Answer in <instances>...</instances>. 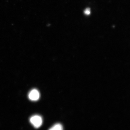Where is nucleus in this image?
Segmentation results:
<instances>
[{"instance_id": "f257e3e1", "label": "nucleus", "mask_w": 130, "mask_h": 130, "mask_svg": "<svg viewBox=\"0 0 130 130\" xmlns=\"http://www.w3.org/2000/svg\"><path fill=\"white\" fill-rule=\"evenodd\" d=\"M30 122L35 128H38L41 126L43 120L41 117L38 115H34L30 118Z\"/></svg>"}, {"instance_id": "f03ea898", "label": "nucleus", "mask_w": 130, "mask_h": 130, "mask_svg": "<svg viewBox=\"0 0 130 130\" xmlns=\"http://www.w3.org/2000/svg\"><path fill=\"white\" fill-rule=\"evenodd\" d=\"M40 97V93L36 89H33L30 91L28 94V97L32 101H37Z\"/></svg>"}, {"instance_id": "7ed1b4c3", "label": "nucleus", "mask_w": 130, "mask_h": 130, "mask_svg": "<svg viewBox=\"0 0 130 130\" xmlns=\"http://www.w3.org/2000/svg\"><path fill=\"white\" fill-rule=\"evenodd\" d=\"M48 130H63V127L60 123H58L54 125Z\"/></svg>"}, {"instance_id": "20e7f679", "label": "nucleus", "mask_w": 130, "mask_h": 130, "mask_svg": "<svg viewBox=\"0 0 130 130\" xmlns=\"http://www.w3.org/2000/svg\"><path fill=\"white\" fill-rule=\"evenodd\" d=\"M84 14L86 15H89L90 13V9L89 8H87V9H86L84 11Z\"/></svg>"}]
</instances>
